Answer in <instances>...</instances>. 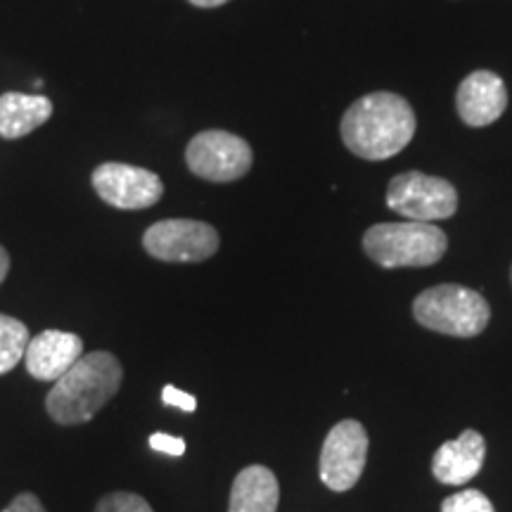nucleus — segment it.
Here are the masks:
<instances>
[{
	"label": "nucleus",
	"instance_id": "obj_1",
	"mask_svg": "<svg viewBox=\"0 0 512 512\" xmlns=\"http://www.w3.org/2000/svg\"><path fill=\"white\" fill-rule=\"evenodd\" d=\"M344 145L356 157L380 162L406 150L415 136V112L396 93H370L356 100L344 114L342 126Z\"/></svg>",
	"mask_w": 512,
	"mask_h": 512
},
{
	"label": "nucleus",
	"instance_id": "obj_2",
	"mask_svg": "<svg viewBox=\"0 0 512 512\" xmlns=\"http://www.w3.org/2000/svg\"><path fill=\"white\" fill-rule=\"evenodd\" d=\"M124 368L110 351L81 356L50 389L46 408L57 425H81L119 392Z\"/></svg>",
	"mask_w": 512,
	"mask_h": 512
},
{
	"label": "nucleus",
	"instance_id": "obj_3",
	"mask_svg": "<svg viewBox=\"0 0 512 512\" xmlns=\"http://www.w3.org/2000/svg\"><path fill=\"white\" fill-rule=\"evenodd\" d=\"M448 238L434 223H377L363 235V249L382 268L432 266L446 254Z\"/></svg>",
	"mask_w": 512,
	"mask_h": 512
},
{
	"label": "nucleus",
	"instance_id": "obj_4",
	"mask_svg": "<svg viewBox=\"0 0 512 512\" xmlns=\"http://www.w3.org/2000/svg\"><path fill=\"white\" fill-rule=\"evenodd\" d=\"M413 316L422 328L451 337H477L489 325L491 311L482 294L463 285H437L418 294Z\"/></svg>",
	"mask_w": 512,
	"mask_h": 512
},
{
	"label": "nucleus",
	"instance_id": "obj_5",
	"mask_svg": "<svg viewBox=\"0 0 512 512\" xmlns=\"http://www.w3.org/2000/svg\"><path fill=\"white\" fill-rule=\"evenodd\" d=\"M387 207L406 221L437 223L456 214L458 192L446 178L406 171L389 183Z\"/></svg>",
	"mask_w": 512,
	"mask_h": 512
},
{
	"label": "nucleus",
	"instance_id": "obj_6",
	"mask_svg": "<svg viewBox=\"0 0 512 512\" xmlns=\"http://www.w3.org/2000/svg\"><path fill=\"white\" fill-rule=\"evenodd\" d=\"M252 147L228 131H202L188 143L185 162L195 176L211 183H230L252 169Z\"/></svg>",
	"mask_w": 512,
	"mask_h": 512
},
{
	"label": "nucleus",
	"instance_id": "obj_7",
	"mask_svg": "<svg viewBox=\"0 0 512 512\" xmlns=\"http://www.w3.org/2000/svg\"><path fill=\"white\" fill-rule=\"evenodd\" d=\"M219 233L214 226L192 219H169L150 226L143 247L150 256L169 264H197L219 252Z\"/></svg>",
	"mask_w": 512,
	"mask_h": 512
},
{
	"label": "nucleus",
	"instance_id": "obj_8",
	"mask_svg": "<svg viewBox=\"0 0 512 512\" xmlns=\"http://www.w3.org/2000/svg\"><path fill=\"white\" fill-rule=\"evenodd\" d=\"M368 458V432L358 420L332 427L320 451V482L330 491H349L363 475Z\"/></svg>",
	"mask_w": 512,
	"mask_h": 512
},
{
	"label": "nucleus",
	"instance_id": "obj_9",
	"mask_svg": "<svg viewBox=\"0 0 512 512\" xmlns=\"http://www.w3.org/2000/svg\"><path fill=\"white\" fill-rule=\"evenodd\" d=\"M91 183L102 202L114 209H147L164 195V183L150 169L140 166L107 162L93 171Z\"/></svg>",
	"mask_w": 512,
	"mask_h": 512
},
{
	"label": "nucleus",
	"instance_id": "obj_10",
	"mask_svg": "<svg viewBox=\"0 0 512 512\" xmlns=\"http://www.w3.org/2000/svg\"><path fill=\"white\" fill-rule=\"evenodd\" d=\"M456 107L467 126H489L503 117L508 107V88L498 74L479 69V72L467 74L458 86Z\"/></svg>",
	"mask_w": 512,
	"mask_h": 512
},
{
	"label": "nucleus",
	"instance_id": "obj_11",
	"mask_svg": "<svg viewBox=\"0 0 512 512\" xmlns=\"http://www.w3.org/2000/svg\"><path fill=\"white\" fill-rule=\"evenodd\" d=\"M83 356V342L74 332L43 330L31 337L24 363L31 377L41 382H57Z\"/></svg>",
	"mask_w": 512,
	"mask_h": 512
},
{
	"label": "nucleus",
	"instance_id": "obj_12",
	"mask_svg": "<svg viewBox=\"0 0 512 512\" xmlns=\"http://www.w3.org/2000/svg\"><path fill=\"white\" fill-rule=\"evenodd\" d=\"M486 458V441L479 432L465 430L460 437L439 446L434 453L432 472L441 484L460 486L479 475Z\"/></svg>",
	"mask_w": 512,
	"mask_h": 512
},
{
	"label": "nucleus",
	"instance_id": "obj_13",
	"mask_svg": "<svg viewBox=\"0 0 512 512\" xmlns=\"http://www.w3.org/2000/svg\"><path fill=\"white\" fill-rule=\"evenodd\" d=\"M53 117V102L46 95L3 93L0 95V138L17 140L29 136Z\"/></svg>",
	"mask_w": 512,
	"mask_h": 512
},
{
	"label": "nucleus",
	"instance_id": "obj_14",
	"mask_svg": "<svg viewBox=\"0 0 512 512\" xmlns=\"http://www.w3.org/2000/svg\"><path fill=\"white\" fill-rule=\"evenodd\" d=\"M280 501L278 479L264 465H249L235 477L228 512H275Z\"/></svg>",
	"mask_w": 512,
	"mask_h": 512
},
{
	"label": "nucleus",
	"instance_id": "obj_15",
	"mask_svg": "<svg viewBox=\"0 0 512 512\" xmlns=\"http://www.w3.org/2000/svg\"><path fill=\"white\" fill-rule=\"evenodd\" d=\"M31 342L29 328L22 320L0 313V375H8L24 361Z\"/></svg>",
	"mask_w": 512,
	"mask_h": 512
},
{
	"label": "nucleus",
	"instance_id": "obj_16",
	"mask_svg": "<svg viewBox=\"0 0 512 512\" xmlns=\"http://www.w3.org/2000/svg\"><path fill=\"white\" fill-rule=\"evenodd\" d=\"M441 512H496L494 503L486 498V494L477 489L460 491V494L448 496L444 503H441Z\"/></svg>",
	"mask_w": 512,
	"mask_h": 512
},
{
	"label": "nucleus",
	"instance_id": "obj_17",
	"mask_svg": "<svg viewBox=\"0 0 512 512\" xmlns=\"http://www.w3.org/2000/svg\"><path fill=\"white\" fill-rule=\"evenodd\" d=\"M95 512H155L143 496L128 494V491H114L100 498Z\"/></svg>",
	"mask_w": 512,
	"mask_h": 512
},
{
	"label": "nucleus",
	"instance_id": "obj_18",
	"mask_svg": "<svg viewBox=\"0 0 512 512\" xmlns=\"http://www.w3.org/2000/svg\"><path fill=\"white\" fill-rule=\"evenodd\" d=\"M150 448L152 451L166 453V456L171 458H181L185 453V441L181 437H171V434L157 432L150 437Z\"/></svg>",
	"mask_w": 512,
	"mask_h": 512
},
{
	"label": "nucleus",
	"instance_id": "obj_19",
	"mask_svg": "<svg viewBox=\"0 0 512 512\" xmlns=\"http://www.w3.org/2000/svg\"><path fill=\"white\" fill-rule=\"evenodd\" d=\"M162 399H164L166 406H176V408H181V411H185V413H192L197 408L195 396L185 394L178 387H171V384H166V387H164Z\"/></svg>",
	"mask_w": 512,
	"mask_h": 512
},
{
	"label": "nucleus",
	"instance_id": "obj_20",
	"mask_svg": "<svg viewBox=\"0 0 512 512\" xmlns=\"http://www.w3.org/2000/svg\"><path fill=\"white\" fill-rule=\"evenodd\" d=\"M3 512H46L34 494H17Z\"/></svg>",
	"mask_w": 512,
	"mask_h": 512
},
{
	"label": "nucleus",
	"instance_id": "obj_21",
	"mask_svg": "<svg viewBox=\"0 0 512 512\" xmlns=\"http://www.w3.org/2000/svg\"><path fill=\"white\" fill-rule=\"evenodd\" d=\"M10 271V254L5 252L3 247H0V283L5 280V275H8Z\"/></svg>",
	"mask_w": 512,
	"mask_h": 512
},
{
	"label": "nucleus",
	"instance_id": "obj_22",
	"mask_svg": "<svg viewBox=\"0 0 512 512\" xmlns=\"http://www.w3.org/2000/svg\"><path fill=\"white\" fill-rule=\"evenodd\" d=\"M197 8H219V5H226L228 0H190Z\"/></svg>",
	"mask_w": 512,
	"mask_h": 512
}]
</instances>
